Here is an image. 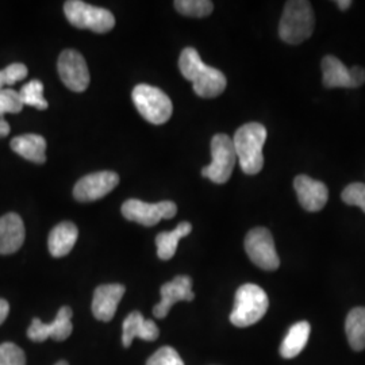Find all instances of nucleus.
<instances>
[{
    "label": "nucleus",
    "instance_id": "f257e3e1",
    "mask_svg": "<svg viewBox=\"0 0 365 365\" xmlns=\"http://www.w3.org/2000/svg\"><path fill=\"white\" fill-rule=\"evenodd\" d=\"M182 76L192 83L194 91L200 98H217L227 86L226 76L220 69L206 66L194 48H185L179 58Z\"/></svg>",
    "mask_w": 365,
    "mask_h": 365
},
{
    "label": "nucleus",
    "instance_id": "f03ea898",
    "mask_svg": "<svg viewBox=\"0 0 365 365\" xmlns=\"http://www.w3.org/2000/svg\"><path fill=\"white\" fill-rule=\"evenodd\" d=\"M267 140V129L257 122H250L235 131V145L237 160L247 175H257L264 167L262 148Z\"/></svg>",
    "mask_w": 365,
    "mask_h": 365
},
{
    "label": "nucleus",
    "instance_id": "7ed1b4c3",
    "mask_svg": "<svg viewBox=\"0 0 365 365\" xmlns=\"http://www.w3.org/2000/svg\"><path fill=\"white\" fill-rule=\"evenodd\" d=\"M315 25L313 6L306 0H291L284 6L279 36L289 45H298L312 37Z\"/></svg>",
    "mask_w": 365,
    "mask_h": 365
},
{
    "label": "nucleus",
    "instance_id": "20e7f679",
    "mask_svg": "<svg viewBox=\"0 0 365 365\" xmlns=\"http://www.w3.org/2000/svg\"><path fill=\"white\" fill-rule=\"evenodd\" d=\"M268 306V295L262 288L256 284H244L235 292L230 322L237 327H252L265 315Z\"/></svg>",
    "mask_w": 365,
    "mask_h": 365
},
{
    "label": "nucleus",
    "instance_id": "39448f33",
    "mask_svg": "<svg viewBox=\"0 0 365 365\" xmlns=\"http://www.w3.org/2000/svg\"><path fill=\"white\" fill-rule=\"evenodd\" d=\"M131 98L140 114L153 125H163L172 117L173 105L170 96L157 87L138 84L131 92Z\"/></svg>",
    "mask_w": 365,
    "mask_h": 365
},
{
    "label": "nucleus",
    "instance_id": "423d86ee",
    "mask_svg": "<svg viewBox=\"0 0 365 365\" xmlns=\"http://www.w3.org/2000/svg\"><path fill=\"white\" fill-rule=\"evenodd\" d=\"M66 19L78 29H88L95 33H107L115 26L111 11L87 4L81 0H68L64 4Z\"/></svg>",
    "mask_w": 365,
    "mask_h": 365
},
{
    "label": "nucleus",
    "instance_id": "0eeeda50",
    "mask_svg": "<svg viewBox=\"0 0 365 365\" xmlns=\"http://www.w3.org/2000/svg\"><path fill=\"white\" fill-rule=\"evenodd\" d=\"M211 157V164L202 170V175L217 184L227 182L237 161L233 140L227 134H217L212 137Z\"/></svg>",
    "mask_w": 365,
    "mask_h": 365
},
{
    "label": "nucleus",
    "instance_id": "6e6552de",
    "mask_svg": "<svg viewBox=\"0 0 365 365\" xmlns=\"http://www.w3.org/2000/svg\"><path fill=\"white\" fill-rule=\"evenodd\" d=\"M245 250L252 262L261 269L276 271L280 267L274 237L265 227H256L249 232L245 238Z\"/></svg>",
    "mask_w": 365,
    "mask_h": 365
},
{
    "label": "nucleus",
    "instance_id": "1a4fd4ad",
    "mask_svg": "<svg viewBox=\"0 0 365 365\" xmlns=\"http://www.w3.org/2000/svg\"><path fill=\"white\" fill-rule=\"evenodd\" d=\"M176 212L178 206L170 200L145 203L138 199H129L122 205V215L126 220L144 226H155L161 220H172Z\"/></svg>",
    "mask_w": 365,
    "mask_h": 365
},
{
    "label": "nucleus",
    "instance_id": "9d476101",
    "mask_svg": "<svg viewBox=\"0 0 365 365\" xmlns=\"http://www.w3.org/2000/svg\"><path fill=\"white\" fill-rule=\"evenodd\" d=\"M58 75L66 87L73 92H84L90 86V71L84 57L73 49L60 54L57 63Z\"/></svg>",
    "mask_w": 365,
    "mask_h": 365
},
{
    "label": "nucleus",
    "instance_id": "9b49d317",
    "mask_svg": "<svg viewBox=\"0 0 365 365\" xmlns=\"http://www.w3.org/2000/svg\"><path fill=\"white\" fill-rule=\"evenodd\" d=\"M324 86L327 88H357L365 83V69L353 66L348 69L334 56H327L322 60Z\"/></svg>",
    "mask_w": 365,
    "mask_h": 365
},
{
    "label": "nucleus",
    "instance_id": "f8f14e48",
    "mask_svg": "<svg viewBox=\"0 0 365 365\" xmlns=\"http://www.w3.org/2000/svg\"><path fill=\"white\" fill-rule=\"evenodd\" d=\"M119 184V176L111 170L90 173L81 178L75 188L73 196L78 202H95L110 194Z\"/></svg>",
    "mask_w": 365,
    "mask_h": 365
},
{
    "label": "nucleus",
    "instance_id": "ddd939ff",
    "mask_svg": "<svg viewBox=\"0 0 365 365\" xmlns=\"http://www.w3.org/2000/svg\"><path fill=\"white\" fill-rule=\"evenodd\" d=\"M72 310L64 306L58 310L56 318L51 324H43L38 318H34L27 330L29 339L34 342H43L48 339L64 341L72 334Z\"/></svg>",
    "mask_w": 365,
    "mask_h": 365
},
{
    "label": "nucleus",
    "instance_id": "4468645a",
    "mask_svg": "<svg viewBox=\"0 0 365 365\" xmlns=\"http://www.w3.org/2000/svg\"><path fill=\"white\" fill-rule=\"evenodd\" d=\"M160 292L161 300L153 309V315L158 319L165 318L172 306L178 302H192L195 299V294L192 292V280L188 276H176L172 282L165 283Z\"/></svg>",
    "mask_w": 365,
    "mask_h": 365
},
{
    "label": "nucleus",
    "instance_id": "2eb2a0df",
    "mask_svg": "<svg viewBox=\"0 0 365 365\" xmlns=\"http://www.w3.org/2000/svg\"><path fill=\"white\" fill-rule=\"evenodd\" d=\"M294 188L300 206L306 211L317 212L327 206L329 190L325 182L314 180L306 175H299L294 180Z\"/></svg>",
    "mask_w": 365,
    "mask_h": 365
},
{
    "label": "nucleus",
    "instance_id": "dca6fc26",
    "mask_svg": "<svg viewBox=\"0 0 365 365\" xmlns=\"http://www.w3.org/2000/svg\"><path fill=\"white\" fill-rule=\"evenodd\" d=\"M122 284H103L95 289L92 299V313L98 321L110 322L117 313L118 304L125 295Z\"/></svg>",
    "mask_w": 365,
    "mask_h": 365
},
{
    "label": "nucleus",
    "instance_id": "f3484780",
    "mask_svg": "<svg viewBox=\"0 0 365 365\" xmlns=\"http://www.w3.org/2000/svg\"><path fill=\"white\" fill-rule=\"evenodd\" d=\"M25 242V225L22 218L9 212L0 218V255H13Z\"/></svg>",
    "mask_w": 365,
    "mask_h": 365
},
{
    "label": "nucleus",
    "instance_id": "a211bd4d",
    "mask_svg": "<svg viewBox=\"0 0 365 365\" xmlns=\"http://www.w3.org/2000/svg\"><path fill=\"white\" fill-rule=\"evenodd\" d=\"M160 336V330L156 324L146 319L140 312H133L126 317L122 325V344L129 348L134 339L144 341H156Z\"/></svg>",
    "mask_w": 365,
    "mask_h": 365
},
{
    "label": "nucleus",
    "instance_id": "6ab92c4d",
    "mask_svg": "<svg viewBox=\"0 0 365 365\" xmlns=\"http://www.w3.org/2000/svg\"><path fill=\"white\" fill-rule=\"evenodd\" d=\"M78 230L72 222H61L53 227L49 238L48 248L53 257H64L78 241Z\"/></svg>",
    "mask_w": 365,
    "mask_h": 365
},
{
    "label": "nucleus",
    "instance_id": "aec40b11",
    "mask_svg": "<svg viewBox=\"0 0 365 365\" xmlns=\"http://www.w3.org/2000/svg\"><path fill=\"white\" fill-rule=\"evenodd\" d=\"M11 149L16 155L36 164L46 161V140L38 134H25L11 140Z\"/></svg>",
    "mask_w": 365,
    "mask_h": 365
},
{
    "label": "nucleus",
    "instance_id": "412c9836",
    "mask_svg": "<svg viewBox=\"0 0 365 365\" xmlns=\"http://www.w3.org/2000/svg\"><path fill=\"white\" fill-rule=\"evenodd\" d=\"M192 232L190 222H182L172 232H163L156 237L157 255L161 260H170L182 237H187Z\"/></svg>",
    "mask_w": 365,
    "mask_h": 365
},
{
    "label": "nucleus",
    "instance_id": "4be33fe9",
    "mask_svg": "<svg viewBox=\"0 0 365 365\" xmlns=\"http://www.w3.org/2000/svg\"><path fill=\"white\" fill-rule=\"evenodd\" d=\"M310 330H312L310 324L306 321L295 324L288 330L286 339H283V342H282L280 354L284 359L297 357L304 349L309 337H310Z\"/></svg>",
    "mask_w": 365,
    "mask_h": 365
},
{
    "label": "nucleus",
    "instance_id": "5701e85b",
    "mask_svg": "<svg viewBox=\"0 0 365 365\" xmlns=\"http://www.w3.org/2000/svg\"><path fill=\"white\" fill-rule=\"evenodd\" d=\"M345 331L353 351L365 349V307H356L346 317Z\"/></svg>",
    "mask_w": 365,
    "mask_h": 365
},
{
    "label": "nucleus",
    "instance_id": "b1692460",
    "mask_svg": "<svg viewBox=\"0 0 365 365\" xmlns=\"http://www.w3.org/2000/svg\"><path fill=\"white\" fill-rule=\"evenodd\" d=\"M19 98L24 106H31L37 110H46L49 106L43 98V84L39 80H31L25 84L19 91Z\"/></svg>",
    "mask_w": 365,
    "mask_h": 365
},
{
    "label": "nucleus",
    "instance_id": "393cba45",
    "mask_svg": "<svg viewBox=\"0 0 365 365\" xmlns=\"http://www.w3.org/2000/svg\"><path fill=\"white\" fill-rule=\"evenodd\" d=\"M175 9L185 16L205 18L214 10V4L210 0H176Z\"/></svg>",
    "mask_w": 365,
    "mask_h": 365
},
{
    "label": "nucleus",
    "instance_id": "a878e982",
    "mask_svg": "<svg viewBox=\"0 0 365 365\" xmlns=\"http://www.w3.org/2000/svg\"><path fill=\"white\" fill-rule=\"evenodd\" d=\"M24 108L19 92L10 88L0 90V118L4 114H18Z\"/></svg>",
    "mask_w": 365,
    "mask_h": 365
},
{
    "label": "nucleus",
    "instance_id": "bb28decb",
    "mask_svg": "<svg viewBox=\"0 0 365 365\" xmlns=\"http://www.w3.org/2000/svg\"><path fill=\"white\" fill-rule=\"evenodd\" d=\"M0 365H26L25 352L13 342L0 345Z\"/></svg>",
    "mask_w": 365,
    "mask_h": 365
},
{
    "label": "nucleus",
    "instance_id": "cd10ccee",
    "mask_svg": "<svg viewBox=\"0 0 365 365\" xmlns=\"http://www.w3.org/2000/svg\"><path fill=\"white\" fill-rule=\"evenodd\" d=\"M146 365H184V361L176 349L172 346H163L149 357Z\"/></svg>",
    "mask_w": 365,
    "mask_h": 365
},
{
    "label": "nucleus",
    "instance_id": "c85d7f7f",
    "mask_svg": "<svg viewBox=\"0 0 365 365\" xmlns=\"http://www.w3.org/2000/svg\"><path fill=\"white\" fill-rule=\"evenodd\" d=\"M342 200L349 206H359L365 212V184L352 182L341 194Z\"/></svg>",
    "mask_w": 365,
    "mask_h": 365
},
{
    "label": "nucleus",
    "instance_id": "c756f323",
    "mask_svg": "<svg viewBox=\"0 0 365 365\" xmlns=\"http://www.w3.org/2000/svg\"><path fill=\"white\" fill-rule=\"evenodd\" d=\"M3 72H4V75H6L7 86H14V84H16L18 81L26 78L27 75H29L27 66H25V64H21V63L10 64L7 68L3 69Z\"/></svg>",
    "mask_w": 365,
    "mask_h": 365
},
{
    "label": "nucleus",
    "instance_id": "7c9ffc66",
    "mask_svg": "<svg viewBox=\"0 0 365 365\" xmlns=\"http://www.w3.org/2000/svg\"><path fill=\"white\" fill-rule=\"evenodd\" d=\"M10 313V304L4 299H0V325L6 321Z\"/></svg>",
    "mask_w": 365,
    "mask_h": 365
},
{
    "label": "nucleus",
    "instance_id": "2f4dec72",
    "mask_svg": "<svg viewBox=\"0 0 365 365\" xmlns=\"http://www.w3.org/2000/svg\"><path fill=\"white\" fill-rule=\"evenodd\" d=\"M10 134V125L4 118H0V137H6Z\"/></svg>",
    "mask_w": 365,
    "mask_h": 365
},
{
    "label": "nucleus",
    "instance_id": "473e14b6",
    "mask_svg": "<svg viewBox=\"0 0 365 365\" xmlns=\"http://www.w3.org/2000/svg\"><path fill=\"white\" fill-rule=\"evenodd\" d=\"M339 10H348L352 6V0H339L336 1Z\"/></svg>",
    "mask_w": 365,
    "mask_h": 365
},
{
    "label": "nucleus",
    "instance_id": "72a5a7b5",
    "mask_svg": "<svg viewBox=\"0 0 365 365\" xmlns=\"http://www.w3.org/2000/svg\"><path fill=\"white\" fill-rule=\"evenodd\" d=\"M6 86H7L6 75H4V72H3V71H0V90H3Z\"/></svg>",
    "mask_w": 365,
    "mask_h": 365
},
{
    "label": "nucleus",
    "instance_id": "f704fd0d",
    "mask_svg": "<svg viewBox=\"0 0 365 365\" xmlns=\"http://www.w3.org/2000/svg\"><path fill=\"white\" fill-rule=\"evenodd\" d=\"M56 365H68V363L66 361H58Z\"/></svg>",
    "mask_w": 365,
    "mask_h": 365
}]
</instances>
